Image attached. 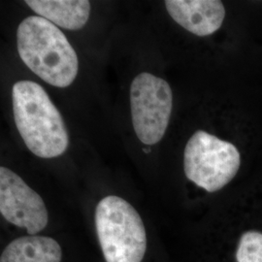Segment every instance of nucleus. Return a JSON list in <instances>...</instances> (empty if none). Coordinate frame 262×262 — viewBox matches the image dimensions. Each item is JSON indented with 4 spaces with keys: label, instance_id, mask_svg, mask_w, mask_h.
<instances>
[{
    "label": "nucleus",
    "instance_id": "obj_1",
    "mask_svg": "<svg viewBox=\"0 0 262 262\" xmlns=\"http://www.w3.org/2000/svg\"><path fill=\"white\" fill-rule=\"evenodd\" d=\"M14 119L30 151L42 159L61 156L68 148L66 123L45 90L32 81L13 85Z\"/></svg>",
    "mask_w": 262,
    "mask_h": 262
},
{
    "label": "nucleus",
    "instance_id": "obj_10",
    "mask_svg": "<svg viewBox=\"0 0 262 262\" xmlns=\"http://www.w3.org/2000/svg\"><path fill=\"white\" fill-rule=\"evenodd\" d=\"M236 259L238 262H262L261 232L251 230L241 236Z\"/></svg>",
    "mask_w": 262,
    "mask_h": 262
},
{
    "label": "nucleus",
    "instance_id": "obj_3",
    "mask_svg": "<svg viewBox=\"0 0 262 262\" xmlns=\"http://www.w3.org/2000/svg\"><path fill=\"white\" fill-rule=\"evenodd\" d=\"M95 227L106 262H142L147 234L138 212L122 197L109 195L95 209Z\"/></svg>",
    "mask_w": 262,
    "mask_h": 262
},
{
    "label": "nucleus",
    "instance_id": "obj_6",
    "mask_svg": "<svg viewBox=\"0 0 262 262\" xmlns=\"http://www.w3.org/2000/svg\"><path fill=\"white\" fill-rule=\"evenodd\" d=\"M0 213L12 225L37 234L49 223L47 208L35 190L6 167L0 168Z\"/></svg>",
    "mask_w": 262,
    "mask_h": 262
},
{
    "label": "nucleus",
    "instance_id": "obj_7",
    "mask_svg": "<svg viewBox=\"0 0 262 262\" xmlns=\"http://www.w3.org/2000/svg\"><path fill=\"white\" fill-rule=\"evenodd\" d=\"M170 17L181 27L197 36H208L222 27L225 9L219 0H167Z\"/></svg>",
    "mask_w": 262,
    "mask_h": 262
},
{
    "label": "nucleus",
    "instance_id": "obj_9",
    "mask_svg": "<svg viewBox=\"0 0 262 262\" xmlns=\"http://www.w3.org/2000/svg\"><path fill=\"white\" fill-rule=\"evenodd\" d=\"M62 250L55 239L24 236L13 240L1 253L0 262H60Z\"/></svg>",
    "mask_w": 262,
    "mask_h": 262
},
{
    "label": "nucleus",
    "instance_id": "obj_5",
    "mask_svg": "<svg viewBox=\"0 0 262 262\" xmlns=\"http://www.w3.org/2000/svg\"><path fill=\"white\" fill-rule=\"evenodd\" d=\"M173 107L168 83L150 73L136 76L130 86L132 123L139 140L156 145L165 134Z\"/></svg>",
    "mask_w": 262,
    "mask_h": 262
},
{
    "label": "nucleus",
    "instance_id": "obj_2",
    "mask_svg": "<svg viewBox=\"0 0 262 262\" xmlns=\"http://www.w3.org/2000/svg\"><path fill=\"white\" fill-rule=\"evenodd\" d=\"M18 52L25 64L48 84L66 88L78 74L75 50L63 32L42 17H28L17 31Z\"/></svg>",
    "mask_w": 262,
    "mask_h": 262
},
{
    "label": "nucleus",
    "instance_id": "obj_4",
    "mask_svg": "<svg viewBox=\"0 0 262 262\" xmlns=\"http://www.w3.org/2000/svg\"><path fill=\"white\" fill-rule=\"evenodd\" d=\"M241 157L233 144L204 130H197L187 141L184 151L187 178L208 192L229 184L238 173Z\"/></svg>",
    "mask_w": 262,
    "mask_h": 262
},
{
    "label": "nucleus",
    "instance_id": "obj_8",
    "mask_svg": "<svg viewBox=\"0 0 262 262\" xmlns=\"http://www.w3.org/2000/svg\"><path fill=\"white\" fill-rule=\"evenodd\" d=\"M26 3L42 18L69 30L84 28L91 13L86 0H27Z\"/></svg>",
    "mask_w": 262,
    "mask_h": 262
}]
</instances>
